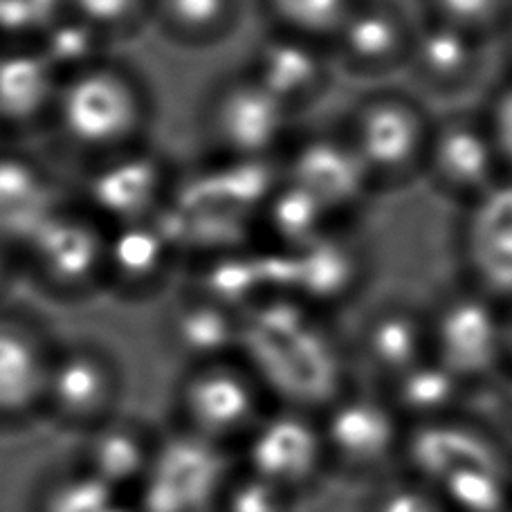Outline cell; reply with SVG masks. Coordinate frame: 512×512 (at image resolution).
Instances as JSON below:
<instances>
[{"label":"cell","mask_w":512,"mask_h":512,"mask_svg":"<svg viewBox=\"0 0 512 512\" xmlns=\"http://www.w3.org/2000/svg\"><path fill=\"white\" fill-rule=\"evenodd\" d=\"M153 104L135 72L106 59L59 81L50 128L88 164L146 144Z\"/></svg>","instance_id":"obj_1"},{"label":"cell","mask_w":512,"mask_h":512,"mask_svg":"<svg viewBox=\"0 0 512 512\" xmlns=\"http://www.w3.org/2000/svg\"><path fill=\"white\" fill-rule=\"evenodd\" d=\"M106 252L108 227L66 200L18 248V259L45 297L81 301L106 292Z\"/></svg>","instance_id":"obj_2"},{"label":"cell","mask_w":512,"mask_h":512,"mask_svg":"<svg viewBox=\"0 0 512 512\" xmlns=\"http://www.w3.org/2000/svg\"><path fill=\"white\" fill-rule=\"evenodd\" d=\"M423 106L400 93H376L353 108L344 137L373 189H393L423 176L429 133Z\"/></svg>","instance_id":"obj_3"},{"label":"cell","mask_w":512,"mask_h":512,"mask_svg":"<svg viewBox=\"0 0 512 512\" xmlns=\"http://www.w3.org/2000/svg\"><path fill=\"white\" fill-rule=\"evenodd\" d=\"M429 355L456 378L479 387L506 371L504 304L465 286L427 313Z\"/></svg>","instance_id":"obj_4"},{"label":"cell","mask_w":512,"mask_h":512,"mask_svg":"<svg viewBox=\"0 0 512 512\" xmlns=\"http://www.w3.org/2000/svg\"><path fill=\"white\" fill-rule=\"evenodd\" d=\"M295 113L243 72L207 97L203 131L223 160H274L288 149Z\"/></svg>","instance_id":"obj_5"},{"label":"cell","mask_w":512,"mask_h":512,"mask_svg":"<svg viewBox=\"0 0 512 512\" xmlns=\"http://www.w3.org/2000/svg\"><path fill=\"white\" fill-rule=\"evenodd\" d=\"M173 187V167L146 142L90 162L77 203L106 227H122L160 216Z\"/></svg>","instance_id":"obj_6"},{"label":"cell","mask_w":512,"mask_h":512,"mask_svg":"<svg viewBox=\"0 0 512 512\" xmlns=\"http://www.w3.org/2000/svg\"><path fill=\"white\" fill-rule=\"evenodd\" d=\"M328 465L351 474L378 472L402 456L407 423L387 396L342 393L319 416Z\"/></svg>","instance_id":"obj_7"},{"label":"cell","mask_w":512,"mask_h":512,"mask_svg":"<svg viewBox=\"0 0 512 512\" xmlns=\"http://www.w3.org/2000/svg\"><path fill=\"white\" fill-rule=\"evenodd\" d=\"M227 488V459L216 441L176 436L151 456L142 479V512H203Z\"/></svg>","instance_id":"obj_8"},{"label":"cell","mask_w":512,"mask_h":512,"mask_svg":"<svg viewBox=\"0 0 512 512\" xmlns=\"http://www.w3.org/2000/svg\"><path fill=\"white\" fill-rule=\"evenodd\" d=\"M245 456L248 472L292 497L313 486L331 468L319 416L299 407L263 414L248 434Z\"/></svg>","instance_id":"obj_9"},{"label":"cell","mask_w":512,"mask_h":512,"mask_svg":"<svg viewBox=\"0 0 512 512\" xmlns=\"http://www.w3.org/2000/svg\"><path fill=\"white\" fill-rule=\"evenodd\" d=\"M423 176L438 194L461 207L506 178L483 115H454L432 124Z\"/></svg>","instance_id":"obj_10"},{"label":"cell","mask_w":512,"mask_h":512,"mask_svg":"<svg viewBox=\"0 0 512 512\" xmlns=\"http://www.w3.org/2000/svg\"><path fill=\"white\" fill-rule=\"evenodd\" d=\"M281 178L313 198L337 225L358 212L376 191L344 133H317L288 144Z\"/></svg>","instance_id":"obj_11"},{"label":"cell","mask_w":512,"mask_h":512,"mask_svg":"<svg viewBox=\"0 0 512 512\" xmlns=\"http://www.w3.org/2000/svg\"><path fill=\"white\" fill-rule=\"evenodd\" d=\"M459 248L468 286L499 304L512 301V178L463 207Z\"/></svg>","instance_id":"obj_12"},{"label":"cell","mask_w":512,"mask_h":512,"mask_svg":"<svg viewBox=\"0 0 512 512\" xmlns=\"http://www.w3.org/2000/svg\"><path fill=\"white\" fill-rule=\"evenodd\" d=\"M414 23L389 0H355L328 41L335 66L355 77H384L405 70Z\"/></svg>","instance_id":"obj_13"},{"label":"cell","mask_w":512,"mask_h":512,"mask_svg":"<svg viewBox=\"0 0 512 512\" xmlns=\"http://www.w3.org/2000/svg\"><path fill=\"white\" fill-rule=\"evenodd\" d=\"M182 402L196 434L212 441L250 434L263 418L259 380L232 360L196 364L182 389Z\"/></svg>","instance_id":"obj_14"},{"label":"cell","mask_w":512,"mask_h":512,"mask_svg":"<svg viewBox=\"0 0 512 512\" xmlns=\"http://www.w3.org/2000/svg\"><path fill=\"white\" fill-rule=\"evenodd\" d=\"M333 59L324 43L274 32L254 48L248 75L292 113L317 102L331 79Z\"/></svg>","instance_id":"obj_15"},{"label":"cell","mask_w":512,"mask_h":512,"mask_svg":"<svg viewBox=\"0 0 512 512\" xmlns=\"http://www.w3.org/2000/svg\"><path fill=\"white\" fill-rule=\"evenodd\" d=\"M178 256V243L160 216L108 227L106 292L122 299L151 297L167 283Z\"/></svg>","instance_id":"obj_16"},{"label":"cell","mask_w":512,"mask_h":512,"mask_svg":"<svg viewBox=\"0 0 512 512\" xmlns=\"http://www.w3.org/2000/svg\"><path fill=\"white\" fill-rule=\"evenodd\" d=\"M402 459L407 461L411 477L432 488L465 468L508 461L490 436L465 425L459 416L409 427Z\"/></svg>","instance_id":"obj_17"},{"label":"cell","mask_w":512,"mask_h":512,"mask_svg":"<svg viewBox=\"0 0 512 512\" xmlns=\"http://www.w3.org/2000/svg\"><path fill=\"white\" fill-rule=\"evenodd\" d=\"M483 45L486 41L470 32L436 18H425L414 25L405 70L432 93H461L479 77Z\"/></svg>","instance_id":"obj_18"},{"label":"cell","mask_w":512,"mask_h":512,"mask_svg":"<svg viewBox=\"0 0 512 512\" xmlns=\"http://www.w3.org/2000/svg\"><path fill=\"white\" fill-rule=\"evenodd\" d=\"M59 81L36 45H0V135L48 126Z\"/></svg>","instance_id":"obj_19"},{"label":"cell","mask_w":512,"mask_h":512,"mask_svg":"<svg viewBox=\"0 0 512 512\" xmlns=\"http://www.w3.org/2000/svg\"><path fill=\"white\" fill-rule=\"evenodd\" d=\"M286 261L283 292H292L304 306L340 304L358 290L362 281V256L337 230L297 252H281Z\"/></svg>","instance_id":"obj_20"},{"label":"cell","mask_w":512,"mask_h":512,"mask_svg":"<svg viewBox=\"0 0 512 512\" xmlns=\"http://www.w3.org/2000/svg\"><path fill=\"white\" fill-rule=\"evenodd\" d=\"M63 203L66 198L43 162L23 151L0 149V236L16 250Z\"/></svg>","instance_id":"obj_21"},{"label":"cell","mask_w":512,"mask_h":512,"mask_svg":"<svg viewBox=\"0 0 512 512\" xmlns=\"http://www.w3.org/2000/svg\"><path fill=\"white\" fill-rule=\"evenodd\" d=\"M50 360L39 326L0 308V414H23L43 400Z\"/></svg>","instance_id":"obj_22"},{"label":"cell","mask_w":512,"mask_h":512,"mask_svg":"<svg viewBox=\"0 0 512 512\" xmlns=\"http://www.w3.org/2000/svg\"><path fill=\"white\" fill-rule=\"evenodd\" d=\"M364 364L389 384L429 358L427 313L407 304H387L367 317L358 337Z\"/></svg>","instance_id":"obj_23"},{"label":"cell","mask_w":512,"mask_h":512,"mask_svg":"<svg viewBox=\"0 0 512 512\" xmlns=\"http://www.w3.org/2000/svg\"><path fill=\"white\" fill-rule=\"evenodd\" d=\"M115 391L111 360L90 344H72L52 353L43 400L68 416H93L108 405Z\"/></svg>","instance_id":"obj_24"},{"label":"cell","mask_w":512,"mask_h":512,"mask_svg":"<svg viewBox=\"0 0 512 512\" xmlns=\"http://www.w3.org/2000/svg\"><path fill=\"white\" fill-rule=\"evenodd\" d=\"M169 333L176 349L194 364L230 360L241 346L243 315L189 292L171 308Z\"/></svg>","instance_id":"obj_25"},{"label":"cell","mask_w":512,"mask_h":512,"mask_svg":"<svg viewBox=\"0 0 512 512\" xmlns=\"http://www.w3.org/2000/svg\"><path fill=\"white\" fill-rule=\"evenodd\" d=\"M387 400L407 427L459 416L470 387L432 355L387 384Z\"/></svg>","instance_id":"obj_26"},{"label":"cell","mask_w":512,"mask_h":512,"mask_svg":"<svg viewBox=\"0 0 512 512\" xmlns=\"http://www.w3.org/2000/svg\"><path fill=\"white\" fill-rule=\"evenodd\" d=\"M239 5V0H153L151 23L171 43L207 48L234 32Z\"/></svg>","instance_id":"obj_27"},{"label":"cell","mask_w":512,"mask_h":512,"mask_svg":"<svg viewBox=\"0 0 512 512\" xmlns=\"http://www.w3.org/2000/svg\"><path fill=\"white\" fill-rule=\"evenodd\" d=\"M261 223L279 245V252H297L335 230V221L313 198L281 178L261 209ZM340 227V225H337Z\"/></svg>","instance_id":"obj_28"},{"label":"cell","mask_w":512,"mask_h":512,"mask_svg":"<svg viewBox=\"0 0 512 512\" xmlns=\"http://www.w3.org/2000/svg\"><path fill=\"white\" fill-rule=\"evenodd\" d=\"M36 50L43 54V59L50 63L59 79H66L75 72L111 59V41L93 25L70 12H63L45 30L41 39L36 41Z\"/></svg>","instance_id":"obj_29"},{"label":"cell","mask_w":512,"mask_h":512,"mask_svg":"<svg viewBox=\"0 0 512 512\" xmlns=\"http://www.w3.org/2000/svg\"><path fill=\"white\" fill-rule=\"evenodd\" d=\"M355 0H261L272 30L328 45Z\"/></svg>","instance_id":"obj_30"},{"label":"cell","mask_w":512,"mask_h":512,"mask_svg":"<svg viewBox=\"0 0 512 512\" xmlns=\"http://www.w3.org/2000/svg\"><path fill=\"white\" fill-rule=\"evenodd\" d=\"M151 456L144 443L128 429H106L90 447V474L120 490L137 479H144Z\"/></svg>","instance_id":"obj_31"},{"label":"cell","mask_w":512,"mask_h":512,"mask_svg":"<svg viewBox=\"0 0 512 512\" xmlns=\"http://www.w3.org/2000/svg\"><path fill=\"white\" fill-rule=\"evenodd\" d=\"M427 18L450 23L481 41L504 34L512 21V0H423Z\"/></svg>","instance_id":"obj_32"},{"label":"cell","mask_w":512,"mask_h":512,"mask_svg":"<svg viewBox=\"0 0 512 512\" xmlns=\"http://www.w3.org/2000/svg\"><path fill=\"white\" fill-rule=\"evenodd\" d=\"M151 9L153 0H66V12L93 25L111 43L151 23Z\"/></svg>","instance_id":"obj_33"},{"label":"cell","mask_w":512,"mask_h":512,"mask_svg":"<svg viewBox=\"0 0 512 512\" xmlns=\"http://www.w3.org/2000/svg\"><path fill=\"white\" fill-rule=\"evenodd\" d=\"M66 0H0V45H36Z\"/></svg>","instance_id":"obj_34"},{"label":"cell","mask_w":512,"mask_h":512,"mask_svg":"<svg viewBox=\"0 0 512 512\" xmlns=\"http://www.w3.org/2000/svg\"><path fill=\"white\" fill-rule=\"evenodd\" d=\"M45 512H137L120 501L115 490L95 474H81L61 481L45 501Z\"/></svg>","instance_id":"obj_35"},{"label":"cell","mask_w":512,"mask_h":512,"mask_svg":"<svg viewBox=\"0 0 512 512\" xmlns=\"http://www.w3.org/2000/svg\"><path fill=\"white\" fill-rule=\"evenodd\" d=\"M371 512H452L436 488L416 477L387 481L371 501Z\"/></svg>","instance_id":"obj_36"},{"label":"cell","mask_w":512,"mask_h":512,"mask_svg":"<svg viewBox=\"0 0 512 512\" xmlns=\"http://www.w3.org/2000/svg\"><path fill=\"white\" fill-rule=\"evenodd\" d=\"M292 495L274 483L245 472L225 488V512H290Z\"/></svg>","instance_id":"obj_37"},{"label":"cell","mask_w":512,"mask_h":512,"mask_svg":"<svg viewBox=\"0 0 512 512\" xmlns=\"http://www.w3.org/2000/svg\"><path fill=\"white\" fill-rule=\"evenodd\" d=\"M483 120H486L492 142H495L501 167L506 176L512 178V79L492 95Z\"/></svg>","instance_id":"obj_38"},{"label":"cell","mask_w":512,"mask_h":512,"mask_svg":"<svg viewBox=\"0 0 512 512\" xmlns=\"http://www.w3.org/2000/svg\"><path fill=\"white\" fill-rule=\"evenodd\" d=\"M21 272V259H18V250L9 243L5 236H0V299L5 292L12 288V281L16 274Z\"/></svg>","instance_id":"obj_39"},{"label":"cell","mask_w":512,"mask_h":512,"mask_svg":"<svg viewBox=\"0 0 512 512\" xmlns=\"http://www.w3.org/2000/svg\"><path fill=\"white\" fill-rule=\"evenodd\" d=\"M504 353H506V371L512 373V301L504 304Z\"/></svg>","instance_id":"obj_40"},{"label":"cell","mask_w":512,"mask_h":512,"mask_svg":"<svg viewBox=\"0 0 512 512\" xmlns=\"http://www.w3.org/2000/svg\"><path fill=\"white\" fill-rule=\"evenodd\" d=\"M501 396H504V409L508 418L512 420V373L508 376L506 384H504V391H501Z\"/></svg>","instance_id":"obj_41"},{"label":"cell","mask_w":512,"mask_h":512,"mask_svg":"<svg viewBox=\"0 0 512 512\" xmlns=\"http://www.w3.org/2000/svg\"><path fill=\"white\" fill-rule=\"evenodd\" d=\"M504 36H506V41H508V57H510V63H512V21H510V25L506 27Z\"/></svg>","instance_id":"obj_42"},{"label":"cell","mask_w":512,"mask_h":512,"mask_svg":"<svg viewBox=\"0 0 512 512\" xmlns=\"http://www.w3.org/2000/svg\"><path fill=\"white\" fill-rule=\"evenodd\" d=\"M506 512H512V508H510V510H506Z\"/></svg>","instance_id":"obj_43"}]
</instances>
